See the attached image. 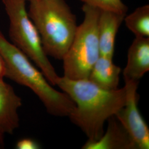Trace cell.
Listing matches in <instances>:
<instances>
[{
    "instance_id": "obj_1",
    "label": "cell",
    "mask_w": 149,
    "mask_h": 149,
    "mask_svg": "<svg viewBox=\"0 0 149 149\" xmlns=\"http://www.w3.org/2000/svg\"><path fill=\"white\" fill-rule=\"evenodd\" d=\"M56 86L74 102L75 108L69 117L85 134L88 141H95L100 138L104 132L105 123L125 103L124 87L108 90L88 79L71 80L64 76H59Z\"/></svg>"
},
{
    "instance_id": "obj_2",
    "label": "cell",
    "mask_w": 149,
    "mask_h": 149,
    "mask_svg": "<svg viewBox=\"0 0 149 149\" xmlns=\"http://www.w3.org/2000/svg\"><path fill=\"white\" fill-rule=\"evenodd\" d=\"M0 54L5 63V77L31 90L49 114L69 117L75 108L69 96L54 88L42 72L33 65L26 54L8 41L1 31Z\"/></svg>"
},
{
    "instance_id": "obj_3",
    "label": "cell",
    "mask_w": 149,
    "mask_h": 149,
    "mask_svg": "<svg viewBox=\"0 0 149 149\" xmlns=\"http://www.w3.org/2000/svg\"><path fill=\"white\" fill-rule=\"evenodd\" d=\"M28 15L37 29L47 56L62 60L78 27L77 18L65 0H33Z\"/></svg>"
},
{
    "instance_id": "obj_4",
    "label": "cell",
    "mask_w": 149,
    "mask_h": 149,
    "mask_svg": "<svg viewBox=\"0 0 149 149\" xmlns=\"http://www.w3.org/2000/svg\"><path fill=\"white\" fill-rule=\"evenodd\" d=\"M84 18L78 26L74 38L62 60L64 77L71 80L87 79L100 57L98 22L100 10L84 4Z\"/></svg>"
},
{
    "instance_id": "obj_5",
    "label": "cell",
    "mask_w": 149,
    "mask_h": 149,
    "mask_svg": "<svg viewBox=\"0 0 149 149\" xmlns=\"http://www.w3.org/2000/svg\"><path fill=\"white\" fill-rule=\"evenodd\" d=\"M10 21L13 44L40 69L49 83L56 86L59 77L44 51L37 29L31 19L24 0H2Z\"/></svg>"
},
{
    "instance_id": "obj_6",
    "label": "cell",
    "mask_w": 149,
    "mask_h": 149,
    "mask_svg": "<svg viewBox=\"0 0 149 149\" xmlns=\"http://www.w3.org/2000/svg\"><path fill=\"white\" fill-rule=\"evenodd\" d=\"M126 101L115 116L135 144L137 149H149V128L138 108L139 82L124 81Z\"/></svg>"
},
{
    "instance_id": "obj_7",
    "label": "cell",
    "mask_w": 149,
    "mask_h": 149,
    "mask_svg": "<svg viewBox=\"0 0 149 149\" xmlns=\"http://www.w3.org/2000/svg\"><path fill=\"white\" fill-rule=\"evenodd\" d=\"M22 105L21 98L13 88L0 77V134H13L19 125L18 109Z\"/></svg>"
},
{
    "instance_id": "obj_8",
    "label": "cell",
    "mask_w": 149,
    "mask_h": 149,
    "mask_svg": "<svg viewBox=\"0 0 149 149\" xmlns=\"http://www.w3.org/2000/svg\"><path fill=\"white\" fill-rule=\"evenodd\" d=\"M149 70V38L135 37L128 49L124 81L139 82Z\"/></svg>"
},
{
    "instance_id": "obj_9",
    "label": "cell",
    "mask_w": 149,
    "mask_h": 149,
    "mask_svg": "<svg viewBox=\"0 0 149 149\" xmlns=\"http://www.w3.org/2000/svg\"><path fill=\"white\" fill-rule=\"evenodd\" d=\"M108 127L101 137L88 141L82 149H137L133 140L115 116L108 119Z\"/></svg>"
},
{
    "instance_id": "obj_10",
    "label": "cell",
    "mask_w": 149,
    "mask_h": 149,
    "mask_svg": "<svg viewBox=\"0 0 149 149\" xmlns=\"http://www.w3.org/2000/svg\"><path fill=\"white\" fill-rule=\"evenodd\" d=\"M126 15L100 10L98 30L101 55L113 58L116 36Z\"/></svg>"
},
{
    "instance_id": "obj_11",
    "label": "cell",
    "mask_w": 149,
    "mask_h": 149,
    "mask_svg": "<svg viewBox=\"0 0 149 149\" xmlns=\"http://www.w3.org/2000/svg\"><path fill=\"white\" fill-rule=\"evenodd\" d=\"M120 73V68L114 64L113 58L100 55L87 79L102 88L114 90L118 88Z\"/></svg>"
},
{
    "instance_id": "obj_12",
    "label": "cell",
    "mask_w": 149,
    "mask_h": 149,
    "mask_svg": "<svg viewBox=\"0 0 149 149\" xmlns=\"http://www.w3.org/2000/svg\"><path fill=\"white\" fill-rule=\"evenodd\" d=\"M123 22L135 37L149 38V5L139 7L129 15H126Z\"/></svg>"
},
{
    "instance_id": "obj_13",
    "label": "cell",
    "mask_w": 149,
    "mask_h": 149,
    "mask_svg": "<svg viewBox=\"0 0 149 149\" xmlns=\"http://www.w3.org/2000/svg\"><path fill=\"white\" fill-rule=\"evenodd\" d=\"M84 4L93 6L101 10L112 11L126 15L128 7L122 0H79Z\"/></svg>"
},
{
    "instance_id": "obj_14",
    "label": "cell",
    "mask_w": 149,
    "mask_h": 149,
    "mask_svg": "<svg viewBox=\"0 0 149 149\" xmlns=\"http://www.w3.org/2000/svg\"><path fill=\"white\" fill-rule=\"evenodd\" d=\"M16 148L18 149H38L40 146L35 140L32 139H22L16 144Z\"/></svg>"
},
{
    "instance_id": "obj_15",
    "label": "cell",
    "mask_w": 149,
    "mask_h": 149,
    "mask_svg": "<svg viewBox=\"0 0 149 149\" xmlns=\"http://www.w3.org/2000/svg\"><path fill=\"white\" fill-rule=\"evenodd\" d=\"M5 74V66L3 60L0 54V77H4Z\"/></svg>"
},
{
    "instance_id": "obj_16",
    "label": "cell",
    "mask_w": 149,
    "mask_h": 149,
    "mask_svg": "<svg viewBox=\"0 0 149 149\" xmlns=\"http://www.w3.org/2000/svg\"><path fill=\"white\" fill-rule=\"evenodd\" d=\"M4 146V136L0 134V149Z\"/></svg>"
},
{
    "instance_id": "obj_17",
    "label": "cell",
    "mask_w": 149,
    "mask_h": 149,
    "mask_svg": "<svg viewBox=\"0 0 149 149\" xmlns=\"http://www.w3.org/2000/svg\"><path fill=\"white\" fill-rule=\"evenodd\" d=\"M24 1H33V0H24Z\"/></svg>"
}]
</instances>
